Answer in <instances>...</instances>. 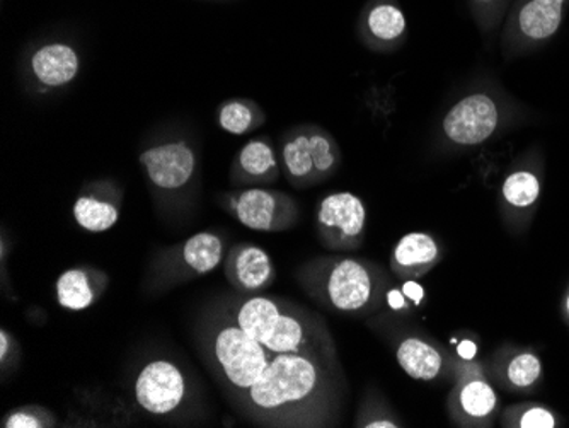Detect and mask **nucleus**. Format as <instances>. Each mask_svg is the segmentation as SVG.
<instances>
[{"label":"nucleus","mask_w":569,"mask_h":428,"mask_svg":"<svg viewBox=\"0 0 569 428\" xmlns=\"http://www.w3.org/2000/svg\"><path fill=\"white\" fill-rule=\"evenodd\" d=\"M340 377L337 353H277L236 398L251 420L266 427H325L338 410Z\"/></svg>","instance_id":"nucleus-1"},{"label":"nucleus","mask_w":569,"mask_h":428,"mask_svg":"<svg viewBox=\"0 0 569 428\" xmlns=\"http://www.w3.org/2000/svg\"><path fill=\"white\" fill-rule=\"evenodd\" d=\"M295 277L314 301L337 313H370L388 292V277L368 260L320 256L302 265Z\"/></svg>","instance_id":"nucleus-2"},{"label":"nucleus","mask_w":569,"mask_h":428,"mask_svg":"<svg viewBox=\"0 0 569 428\" xmlns=\"http://www.w3.org/2000/svg\"><path fill=\"white\" fill-rule=\"evenodd\" d=\"M280 161L284 178L292 187H314L337 173L340 146L325 128L305 125L293 128L281 139Z\"/></svg>","instance_id":"nucleus-3"},{"label":"nucleus","mask_w":569,"mask_h":428,"mask_svg":"<svg viewBox=\"0 0 569 428\" xmlns=\"http://www.w3.org/2000/svg\"><path fill=\"white\" fill-rule=\"evenodd\" d=\"M274 355L262 341L254 340L233 322L222 325L212 338V357L233 394L251 388Z\"/></svg>","instance_id":"nucleus-4"},{"label":"nucleus","mask_w":569,"mask_h":428,"mask_svg":"<svg viewBox=\"0 0 569 428\" xmlns=\"http://www.w3.org/2000/svg\"><path fill=\"white\" fill-rule=\"evenodd\" d=\"M367 205L352 191H337L320 200L316 226L319 239L331 251L361 250L367 232Z\"/></svg>","instance_id":"nucleus-5"},{"label":"nucleus","mask_w":569,"mask_h":428,"mask_svg":"<svg viewBox=\"0 0 569 428\" xmlns=\"http://www.w3.org/2000/svg\"><path fill=\"white\" fill-rule=\"evenodd\" d=\"M498 410V396L472 361L460 362L455 369V385L447 400V412L457 427H491Z\"/></svg>","instance_id":"nucleus-6"},{"label":"nucleus","mask_w":569,"mask_h":428,"mask_svg":"<svg viewBox=\"0 0 569 428\" xmlns=\"http://www.w3.org/2000/svg\"><path fill=\"white\" fill-rule=\"evenodd\" d=\"M227 209L242 226L257 232H281L299 221V206L292 197L265 188L236 191L230 194Z\"/></svg>","instance_id":"nucleus-7"},{"label":"nucleus","mask_w":569,"mask_h":428,"mask_svg":"<svg viewBox=\"0 0 569 428\" xmlns=\"http://www.w3.org/2000/svg\"><path fill=\"white\" fill-rule=\"evenodd\" d=\"M498 127V103L486 92H475L457 101L442 122L443 136L457 147L481 146Z\"/></svg>","instance_id":"nucleus-8"},{"label":"nucleus","mask_w":569,"mask_h":428,"mask_svg":"<svg viewBox=\"0 0 569 428\" xmlns=\"http://www.w3.org/2000/svg\"><path fill=\"white\" fill-rule=\"evenodd\" d=\"M269 352L275 353H305L326 352L337 353V347L329 337L325 322L317 314L308 313L304 307L289 302L275 326L274 333L263 343Z\"/></svg>","instance_id":"nucleus-9"},{"label":"nucleus","mask_w":569,"mask_h":428,"mask_svg":"<svg viewBox=\"0 0 569 428\" xmlns=\"http://www.w3.org/2000/svg\"><path fill=\"white\" fill-rule=\"evenodd\" d=\"M187 393V381L178 365L154 361L140 370L135 381L137 403L151 415L175 412Z\"/></svg>","instance_id":"nucleus-10"},{"label":"nucleus","mask_w":569,"mask_h":428,"mask_svg":"<svg viewBox=\"0 0 569 428\" xmlns=\"http://www.w3.org/2000/svg\"><path fill=\"white\" fill-rule=\"evenodd\" d=\"M568 0H520L506 24V45H535L551 40L561 28Z\"/></svg>","instance_id":"nucleus-11"},{"label":"nucleus","mask_w":569,"mask_h":428,"mask_svg":"<svg viewBox=\"0 0 569 428\" xmlns=\"http://www.w3.org/2000/svg\"><path fill=\"white\" fill-rule=\"evenodd\" d=\"M140 164L152 185L161 190L187 187L197 169V155L187 142H167L151 147L140 154Z\"/></svg>","instance_id":"nucleus-12"},{"label":"nucleus","mask_w":569,"mask_h":428,"mask_svg":"<svg viewBox=\"0 0 569 428\" xmlns=\"http://www.w3.org/2000/svg\"><path fill=\"white\" fill-rule=\"evenodd\" d=\"M224 270L230 286L242 293L263 292L277 278L274 260L253 242L236 244L227 254Z\"/></svg>","instance_id":"nucleus-13"},{"label":"nucleus","mask_w":569,"mask_h":428,"mask_svg":"<svg viewBox=\"0 0 569 428\" xmlns=\"http://www.w3.org/2000/svg\"><path fill=\"white\" fill-rule=\"evenodd\" d=\"M442 260L443 248L435 236L409 232L392 248L391 270L401 280H419Z\"/></svg>","instance_id":"nucleus-14"},{"label":"nucleus","mask_w":569,"mask_h":428,"mask_svg":"<svg viewBox=\"0 0 569 428\" xmlns=\"http://www.w3.org/2000/svg\"><path fill=\"white\" fill-rule=\"evenodd\" d=\"M395 358L401 369L416 381H437L447 370V353L423 337L403 338Z\"/></svg>","instance_id":"nucleus-15"},{"label":"nucleus","mask_w":569,"mask_h":428,"mask_svg":"<svg viewBox=\"0 0 569 428\" xmlns=\"http://www.w3.org/2000/svg\"><path fill=\"white\" fill-rule=\"evenodd\" d=\"M278 176H280V163L275 147L269 140H250L233 161L232 179L238 185L265 187L277 181Z\"/></svg>","instance_id":"nucleus-16"},{"label":"nucleus","mask_w":569,"mask_h":428,"mask_svg":"<svg viewBox=\"0 0 569 428\" xmlns=\"http://www.w3.org/2000/svg\"><path fill=\"white\" fill-rule=\"evenodd\" d=\"M80 59L67 43H48L38 48L31 56V71L36 79L47 88H62L76 79Z\"/></svg>","instance_id":"nucleus-17"},{"label":"nucleus","mask_w":569,"mask_h":428,"mask_svg":"<svg viewBox=\"0 0 569 428\" xmlns=\"http://www.w3.org/2000/svg\"><path fill=\"white\" fill-rule=\"evenodd\" d=\"M108 277L94 268H71L56 280V301L68 311L91 307L106 287Z\"/></svg>","instance_id":"nucleus-18"},{"label":"nucleus","mask_w":569,"mask_h":428,"mask_svg":"<svg viewBox=\"0 0 569 428\" xmlns=\"http://www.w3.org/2000/svg\"><path fill=\"white\" fill-rule=\"evenodd\" d=\"M367 41L376 50H392L406 38L407 21L403 9L391 0L377 2L364 17Z\"/></svg>","instance_id":"nucleus-19"},{"label":"nucleus","mask_w":569,"mask_h":428,"mask_svg":"<svg viewBox=\"0 0 569 428\" xmlns=\"http://www.w3.org/2000/svg\"><path fill=\"white\" fill-rule=\"evenodd\" d=\"M287 304L289 301L283 299L254 295L236 307L232 322L254 340L265 343L269 335L274 333L275 326Z\"/></svg>","instance_id":"nucleus-20"},{"label":"nucleus","mask_w":569,"mask_h":428,"mask_svg":"<svg viewBox=\"0 0 569 428\" xmlns=\"http://www.w3.org/2000/svg\"><path fill=\"white\" fill-rule=\"evenodd\" d=\"M181 259L194 275L210 274L224 260V242L214 232H197L182 242Z\"/></svg>","instance_id":"nucleus-21"},{"label":"nucleus","mask_w":569,"mask_h":428,"mask_svg":"<svg viewBox=\"0 0 569 428\" xmlns=\"http://www.w3.org/2000/svg\"><path fill=\"white\" fill-rule=\"evenodd\" d=\"M74 218L84 230L99 235L106 232L118 223L119 209L116 203L98 199L94 194H83L74 203Z\"/></svg>","instance_id":"nucleus-22"},{"label":"nucleus","mask_w":569,"mask_h":428,"mask_svg":"<svg viewBox=\"0 0 569 428\" xmlns=\"http://www.w3.org/2000/svg\"><path fill=\"white\" fill-rule=\"evenodd\" d=\"M500 381L511 389H530L538 385L542 377L541 358L532 352H515L506 358L505 364L494 367Z\"/></svg>","instance_id":"nucleus-23"},{"label":"nucleus","mask_w":569,"mask_h":428,"mask_svg":"<svg viewBox=\"0 0 569 428\" xmlns=\"http://www.w3.org/2000/svg\"><path fill=\"white\" fill-rule=\"evenodd\" d=\"M265 122L262 108L253 101L230 100L218 110V125L232 136H244Z\"/></svg>","instance_id":"nucleus-24"},{"label":"nucleus","mask_w":569,"mask_h":428,"mask_svg":"<svg viewBox=\"0 0 569 428\" xmlns=\"http://www.w3.org/2000/svg\"><path fill=\"white\" fill-rule=\"evenodd\" d=\"M539 197H541V179L532 171H514L503 181V202L514 209H529L535 205Z\"/></svg>","instance_id":"nucleus-25"},{"label":"nucleus","mask_w":569,"mask_h":428,"mask_svg":"<svg viewBox=\"0 0 569 428\" xmlns=\"http://www.w3.org/2000/svg\"><path fill=\"white\" fill-rule=\"evenodd\" d=\"M503 427L517 428H556L558 417L553 410L542 405L511 406L503 417Z\"/></svg>","instance_id":"nucleus-26"},{"label":"nucleus","mask_w":569,"mask_h":428,"mask_svg":"<svg viewBox=\"0 0 569 428\" xmlns=\"http://www.w3.org/2000/svg\"><path fill=\"white\" fill-rule=\"evenodd\" d=\"M55 417L50 410L43 406H21V408L11 410L2 418V428H48L55 427Z\"/></svg>","instance_id":"nucleus-27"},{"label":"nucleus","mask_w":569,"mask_h":428,"mask_svg":"<svg viewBox=\"0 0 569 428\" xmlns=\"http://www.w3.org/2000/svg\"><path fill=\"white\" fill-rule=\"evenodd\" d=\"M401 290H403L404 295H406L413 304L419 305L423 302L425 289L423 286H419L418 280H404Z\"/></svg>","instance_id":"nucleus-28"},{"label":"nucleus","mask_w":569,"mask_h":428,"mask_svg":"<svg viewBox=\"0 0 569 428\" xmlns=\"http://www.w3.org/2000/svg\"><path fill=\"white\" fill-rule=\"evenodd\" d=\"M385 301H388L389 307H391L392 311L407 310V305L412 302L404 295L403 290L394 289V287L385 292Z\"/></svg>","instance_id":"nucleus-29"},{"label":"nucleus","mask_w":569,"mask_h":428,"mask_svg":"<svg viewBox=\"0 0 569 428\" xmlns=\"http://www.w3.org/2000/svg\"><path fill=\"white\" fill-rule=\"evenodd\" d=\"M12 347H14V340H12L11 335L5 329H0V358H2V364L8 361L9 350H12Z\"/></svg>","instance_id":"nucleus-30"},{"label":"nucleus","mask_w":569,"mask_h":428,"mask_svg":"<svg viewBox=\"0 0 569 428\" xmlns=\"http://www.w3.org/2000/svg\"><path fill=\"white\" fill-rule=\"evenodd\" d=\"M457 352H459V355L464 361H472V358L476 357V353H478V347H476L475 341L466 340L460 343Z\"/></svg>","instance_id":"nucleus-31"},{"label":"nucleus","mask_w":569,"mask_h":428,"mask_svg":"<svg viewBox=\"0 0 569 428\" xmlns=\"http://www.w3.org/2000/svg\"><path fill=\"white\" fill-rule=\"evenodd\" d=\"M472 2H476V4L478 5H484V8H486V5L496 4L498 0H472Z\"/></svg>","instance_id":"nucleus-32"},{"label":"nucleus","mask_w":569,"mask_h":428,"mask_svg":"<svg viewBox=\"0 0 569 428\" xmlns=\"http://www.w3.org/2000/svg\"><path fill=\"white\" fill-rule=\"evenodd\" d=\"M565 310H566V316L569 317V292H568V295H566V299H565Z\"/></svg>","instance_id":"nucleus-33"}]
</instances>
